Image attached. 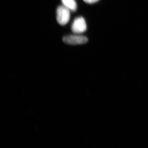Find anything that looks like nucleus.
Masks as SVG:
<instances>
[{"label": "nucleus", "instance_id": "nucleus-1", "mask_svg": "<svg viewBox=\"0 0 148 148\" xmlns=\"http://www.w3.org/2000/svg\"><path fill=\"white\" fill-rule=\"evenodd\" d=\"M71 17L70 10L64 5L59 6L56 9V19L57 22L62 26L66 25Z\"/></svg>", "mask_w": 148, "mask_h": 148}, {"label": "nucleus", "instance_id": "nucleus-2", "mask_svg": "<svg viewBox=\"0 0 148 148\" xmlns=\"http://www.w3.org/2000/svg\"><path fill=\"white\" fill-rule=\"evenodd\" d=\"M65 43L71 45H77L86 43L88 41L87 38L79 35H71L65 36L63 38Z\"/></svg>", "mask_w": 148, "mask_h": 148}, {"label": "nucleus", "instance_id": "nucleus-3", "mask_svg": "<svg viewBox=\"0 0 148 148\" xmlns=\"http://www.w3.org/2000/svg\"><path fill=\"white\" fill-rule=\"evenodd\" d=\"M86 29L87 25L83 17H78L74 19L71 26L72 32L74 34H82L86 32Z\"/></svg>", "mask_w": 148, "mask_h": 148}, {"label": "nucleus", "instance_id": "nucleus-4", "mask_svg": "<svg viewBox=\"0 0 148 148\" xmlns=\"http://www.w3.org/2000/svg\"><path fill=\"white\" fill-rule=\"evenodd\" d=\"M62 3L64 6L69 9L70 11L73 12L77 10V4L75 0H61Z\"/></svg>", "mask_w": 148, "mask_h": 148}, {"label": "nucleus", "instance_id": "nucleus-5", "mask_svg": "<svg viewBox=\"0 0 148 148\" xmlns=\"http://www.w3.org/2000/svg\"><path fill=\"white\" fill-rule=\"evenodd\" d=\"M85 2L88 4H93L98 2L99 0H83Z\"/></svg>", "mask_w": 148, "mask_h": 148}]
</instances>
